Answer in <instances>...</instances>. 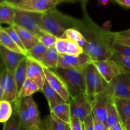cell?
<instances>
[{
    "mask_svg": "<svg viewBox=\"0 0 130 130\" xmlns=\"http://www.w3.org/2000/svg\"><path fill=\"white\" fill-rule=\"evenodd\" d=\"M86 4L82 3L83 18L78 19L75 27L86 39L83 47L84 53L90 57L91 61L110 59L114 55L112 32L104 30L93 21L86 10Z\"/></svg>",
    "mask_w": 130,
    "mask_h": 130,
    "instance_id": "1",
    "label": "cell"
},
{
    "mask_svg": "<svg viewBox=\"0 0 130 130\" xmlns=\"http://www.w3.org/2000/svg\"><path fill=\"white\" fill-rule=\"evenodd\" d=\"M77 20L55 8L43 13L42 28L57 38H62L67 29L76 27Z\"/></svg>",
    "mask_w": 130,
    "mask_h": 130,
    "instance_id": "2",
    "label": "cell"
},
{
    "mask_svg": "<svg viewBox=\"0 0 130 130\" xmlns=\"http://www.w3.org/2000/svg\"><path fill=\"white\" fill-rule=\"evenodd\" d=\"M87 66L53 69L66 83L69 90L71 98L80 93H85V71Z\"/></svg>",
    "mask_w": 130,
    "mask_h": 130,
    "instance_id": "3",
    "label": "cell"
},
{
    "mask_svg": "<svg viewBox=\"0 0 130 130\" xmlns=\"http://www.w3.org/2000/svg\"><path fill=\"white\" fill-rule=\"evenodd\" d=\"M42 17L43 13L17 9L15 13L14 24L29 30L39 39L46 32L42 28Z\"/></svg>",
    "mask_w": 130,
    "mask_h": 130,
    "instance_id": "4",
    "label": "cell"
},
{
    "mask_svg": "<svg viewBox=\"0 0 130 130\" xmlns=\"http://www.w3.org/2000/svg\"><path fill=\"white\" fill-rule=\"evenodd\" d=\"M108 85L95 66L91 62L88 64L85 71V93L93 97L105 92Z\"/></svg>",
    "mask_w": 130,
    "mask_h": 130,
    "instance_id": "5",
    "label": "cell"
},
{
    "mask_svg": "<svg viewBox=\"0 0 130 130\" xmlns=\"http://www.w3.org/2000/svg\"><path fill=\"white\" fill-rule=\"evenodd\" d=\"M91 63L95 66L102 77L108 84L119 75L129 72L121 63L114 55L110 59L101 61H91Z\"/></svg>",
    "mask_w": 130,
    "mask_h": 130,
    "instance_id": "6",
    "label": "cell"
},
{
    "mask_svg": "<svg viewBox=\"0 0 130 130\" xmlns=\"http://www.w3.org/2000/svg\"><path fill=\"white\" fill-rule=\"evenodd\" d=\"M104 93L111 98L130 100V72H124L115 77Z\"/></svg>",
    "mask_w": 130,
    "mask_h": 130,
    "instance_id": "7",
    "label": "cell"
},
{
    "mask_svg": "<svg viewBox=\"0 0 130 130\" xmlns=\"http://www.w3.org/2000/svg\"><path fill=\"white\" fill-rule=\"evenodd\" d=\"M71 117L76 118L82 121L92 114L91 98L86 93H80L71 98L69 102Z\"/></svg>",
    "mask_w": 130,
    "mask_h": 130,
    "instance_id": "8",
    "label": "cell"
},
{
    "mask_svg": "<svg viewBox=\"0 0 130 130\" xmlns=\"http://www.w3.org/2000/svg\"><path fill=\"white\" fill-rule=\"evenodd\" d=\"M73 0H22L17 5L18 10L44 13L55 8L59 4L64 2H72Z\"/></svg>",
    "mask_w": 130,
    "mask_h": 130,
    "instance_id": "9",
    "label": "cell"
},
{
    "mask_svg": "<svg viewBox=\"0 0 130 130\" xmlns=\"http://www.w3.org/2000/svg\"><path fill=\"white\" fill-rule=\"evenodd\" d=\"M90 98L91 100L93 118L98 121L105 124L108 109L110 103L112 102V98L104 93Z\"/></svg>",
    "mask_w": 130,
    "mask_h": 130,
    "instance_id": "10",
    "label": "cell"
},
{
    "mask_svg": "<svg viewBox=\"0 0 130 130\" xmlns=\"http://www.w3.org/2000/svg\"><path fill=\"white\" fill-rule=\"evenodd\" d=\"M45 79L51 87L66 102H69L71 99L69 90L62 77L53 69L43 67Z\"/></svg>",
    "mask_w": 130,
    "mask_h": 130,
    "instance_id": "11",
    "label": "cell"
},
{
    "mask_svg": "<svg viewBox=\"0 0 130 130\" xmlns=\"http://www.w3.org/2000/svg\"><path fill=\"white\" fill-rule=\"evenodd\" d=\"M3 96L1 100H5L15 104L18 101V93L14 79L13 74L4 69L2 76Z\"/></svg>",
    "mask_w": 130,
    "mask_h": 130,
    "instance_id": "12",
    "label": "cell"
},
{
    "mask_svg": "<svg viewBox=\"0 0 130 130\" xmlns=\"http://www.w3.org/2000/svg\"><path fill=\"white\" fill-rule=\"evenodd\" d=\"M91 62L90 57L85 53L78 55H71L67 54H59L58 68H71L86 66Z\"/></svg>",
    "mask_w": 130,
    "mask_h": 130,
    "instance_id": "13",
    "label": "cell"
},
{
    "mask_svg": "<svg viewBox=\"0 0 130 130\" xmlns=\"http://www.w3.org/2000/svg\"><path fill=\"white\" fill-rule=\"evenodd\" d=\"M26 60L27 78L34 81L41 90L46 80L43 66L40 62L33 59L31 57H27Z\"/></svg>",
    "mask_w": 130,
    "mask_h": 130,
    "instance_id": "14",
    "label": "cell"
},
{
    "mask_svg": "<svg viewBox=\"0 0 130 130\" xmlns=\"http://www.w3.org/2000/svg\"><path fill=\"white\" fill-rule=\"evenodd\" d=\"M0 53L5 68L12 74L14 73L20 62L27 58V56L24 55L12 52L2 46H0Z\"/></svg>",
    "mask_w": 130,
    "mask_h": 130,
    "instance_id": "15",
    "label": "cell"
},
{
    "mask_svg": "<svg viewBox=\"0 0 130 130\" xmlns=\"http://www.w3.org/2000/svg\"><path fill=\"white\" fill-rule=\"evenodd\" d=\"M22 99L24 100L27 110L30 130H41L42 127V121L40 119L38 106L33 99V97L32 96H29Z\"/></svg>",
    "mask_w": 130,
    "mask_h": 130,
    "instance_id": "16",
    "label": "cell"
},
{
    "mask_svg": "<svg viewBox=\"0 0 130 130\" xmlns=\"http://www.w3.org/2000/svg\"><path fill=\"white\" fill-rule=\"evenodd\" d=\"M17 10L16 6L6 1L0 3V25L6 24L9 26L13 25Z\"/></svg>",
    "mask_w": 130,
    "mask_h": 130,
    "instance_id": "17",
    "label": "cell"
},
{
    "mask_svg": "<svg viewBox=\"0 0 130 130\" xmlns=\"http://www.w3.org/2000/svg\"><path fill=\"white\" fill-rule=\"evenodd\" d=\"M12 27L20 37V40L27 52L39 42V38L32 34L29 30L15 24L12 25Z\"/></svg>",
    "mask_w": 130,
    "mask_h": 130,
    "instance_id": "18",
    "label": "cell"
},
{
    "mask_svg": "<svg viewBox=\"0 0 130 130\" xmlns=\"http://www.w3.org/2000/svg\"><path fill=\"white\" fill-rule=\"evenodd\" d=\"M40 91L43 93V95L46 99L48 103V105H49L50 110L58 104L66 102L62 99V98L51 87V86L48 84L46 80H45V81H44V85H43L42 88L41 89Z\"/></svg>",
    "mask_w": 130,
    "mask_h": 130,
    "instance_id": "19",
    "label": "cell"
},
{
    "mask_svg": "<svg viewBox=\"0 0 130 130\" xmlns=\"http://www.w3.org/2000/svg\"><path fill=\"white\" fill-rule=\"evenodd\" d=\"M112 101L118 110L121 123L124 126L127 119L130 118V100L112 98Z\"/></svg>",
    "mask_w": 130,
    "mask_h": 130,
    "instance_id": "20",
    "label": "cell"
},
{
    "mask_svg": "<svg viewBox=\"0 0 130 130\" xmlns=\"http://www.w3.org/2000/svg\"><path fill=\"white\" fill-rule=\"evenodd\" d=\"M0 46L4 47L10 51L27 56V53L13 41L10 35L4 30L3 27L0 28Z\"/></svg>",
    "mask_w": 130,
    "mask_h": 130,
    "instance_id": "21",
    "label": "cell"
},
{
    "mask_svg": "<svg viewBox=\"0 0 130 130\" xmlns=\"http://www.w3.org/2000/svg\"><path fill=\"white\" fill-rule=\"evenodd\" d=\"M50 112L63 121L69 124L71 118V108L69 102H63L55 106L50 109Z\"/></svg>",
    "mask_w": 130,
    "mask_h": 130,
    "instance_id": "22",
    "label": "cell"
},
{
    "mask_svg": "<svg viewBox=\"0 0 130 130\" xmlns=\"http://www.w3.org/2000/svg\"><path fill=\"white\" fill-rule=\"evenodd\" d=\"M59 54L55 48H48L41 63L43 67L54 69L57 67Z\"/></svg>",
    "mask_w": 130,
    "mask_h": 130,
    "instance_id": "23",
    "label": "cell"
},
{
    "mask_svg": "<svg viewBox=\"0 0 130 130\" xmlns=\"http://www.w3.org/2000/svg\"><path fill=\"white\" fill-rule=\"evenodd\" d=\"M27 58L20 62L13 73L14 79L16 85L17 91L18 95L22 88L24 81L26 79V68H27Z\"/></svg>",
    "mask_w": 130,
    "mask_h": 130,
    "instance_id": "24",
    "label": "cell"
},
{
    "mask_svg": "<svg viewBox=\"0 0 130 130\" xmlns=\"http://www.w3.org/2000/svg\"><path fill=\"white\" fill-rule=\"evenodd\" d=\"M38 91H40L38 85L32 80L26 78L18 95V100L32 96V95Z\"/></svg>",
    "mask_w": 130,
    "mask_h": 130,
    "instance_id": "25",
    "label": "cell"
},
{
    "mask_svg": "<svg viewBox=\"0 0 130 130\" xmlns=\"http://www.w3.org/2000/svg\"><path fill=\"white\" fill-rule=\"evenodd\" d=\"M44 123L49 130H70L69 124L51 112Z\"/></svg>",
    "mask_w": 130,
    "mask_h": 130,
    "instance_id": "26",
    "label": "cell"
},
{
    "mask_svg": "<svg viewBox=\"0 0 130 130\" xmlns=\"http://www.w3.org/2000/svg\"><path fill=\"white\" fill-rule=\"evenodd\" d=\"M13 113V104L6 100H0V123H5L7 122L12 116Z\"/></svg>",
    "mask_w": 130,
    "mask_h": 130,
    "instance_id": "27",
    "label": "cell"
},
{
    "mask_svg": "<svg viewBox=\"0 0 130 130\" xmlns=\"http://www.w3.org/2000/svg\"><path fill=\"white\" fill-rule=\"evenodd\" d=\"M62 38H65L68 40L76 42L82 48L86 43V39H85V37L83 36L82 33L79 31L76 28H71V29H67L65 32Z\"/></svg>",
    "mask_w": 130,
    "mask_h": 130,
    "instance_id": "28",
    "label": "cell"
},
{
    "mask_svg": "<svg viewBox=\"0 0 130 130\" xmlns=\"http://www.w3.org/2000/svg\"><path fill=\"white\" fill-rule=\"evenodd\" d=\"M47 50L48 48L39 41L34 47L27 51V57H31L32 58L41 63Z\"/></svg>",
    "mask_w": 130,
    "mask_h": 130,
    "instance_id": "29",
    "label": "cell"
},
{
    "mask_svg": "<svg viewBox=\"0 0 130 130\" xmlns=\"http://www.w3.org/2000/svg\"><path fill=\"white\" fill-rule=\"evenodd\" d=\"M120 121L119 114H118V110L116 107L114 105L113 101L110 103V105L108 109L107 117V120L105 122V126H106L107 129L111 128L112 126L117 123H119Z\"/></svg>",
    "mask_w": 130,
    "mask_h": 130,
    "instance_id": "30",
    "label": "cell"
},
{
    "mask_svg": "<svg viewBox=\"0 0 130 130\" xmlns=\"http://www.w3.org/2000/svg\"><path fill=\"white\" fill-rule=\"evenodd\" d=\"M3 130H24L22 127L17 112L14 108L12 116L7 122L4 123Z\"/></svg>",
    "mask_w": 130,
    "mask_h": 130,
    "instance_id": "31",
    "label": "cell"
},
{
    "mask_svg": "<svg viewBox=\"0 0 130 130\" xmlns=\"http://www.w3.org/2000/svg\"><path fill=\"white\" fill-rule=\"evenodd\" d=\"M83 53H84L83 49L78 43L67 39V51L66 54L71 55H78Z\"/></svg>",
    "mask_w": 130,
    "mask_h": 130,
    "instance_id": "32",
    "label": "cell"
},
{
    "mask_svg": "<svg viewBox=\"0 0 130 130\" xmlns=\"http://www.w3.org/2000/svg\"><path fill=\"white\" fill-rule=\"evenodd\" d=\"M57 38L50 33L46 32L39 39V41L41 42L46 48H55Z\"/></svg>",
    "mask_w": 130,
    "mask_h": 130,
    "instance_id": "33",
    "label": "cell"
},
{
    "mask_svg": "<svg viewBox=\"0 0 130 130\" xmlns=\"http://www.w3.org/2000/svg\"><path fill=\"white\" fill-rule=\"evenodd\" d=\"M3 29L8 33V34L10 35V36L11 37V39L13 40V41L24 51V52L27 53V51L25 50V48H24V45H23L22 43L21 40L20 39V37L18 35L17 32H16V30L13 29L12 26H8L7 27H3Z\"/></svg>",
    "mask_w": 130,
    "mask_h": 130,
    "instance_id": "34",
    "label": "cell"
},
{
    "mask_svg": "<svg viewBox=\"0 0 130 130\" xmlns=\"http://www.w3.org/2000/svg\"><path fill=\"white\" fill-rule=\"evenodd\" d=\"M113 49L114 52H118L121 54L130 57V46L120 44L114 41L113 43Z\"/></svg>",
    "mask_w": 130,
    "mask_h": 130,
    "instance_id": "35",
    "label": "cell"
},
{
    "mask_svg": "<svg viewBox=\"0 0 130 130\" xmlns=\"http://www.w3.org/2000/svg\"><path fill=\"white\" fill-rule=\"evenodd\" d=\"M67 39L65 38H57L55 48L58 54H66L67 51Z\"/></svg>",
    "mask_w": 130,
    "mask_h": 130,
    "instance_id": "36",
    "label": "cell"
},
{
    "mask_svg": "<svg viewBox=\"0 0 130 130\" xmlns=\"http://www.w3.org/2000/svg\"><path fill=\"white\" fill-rule=\"evenodd\" d=\"M70 130H85L83 121L76 118L71 117L69 123Z\"/></svg>",
    "mask_w": 130,
    "mask_h": 130,
    "instance_id": "37",
    "label": "cell"
},
{
    "mask_svg": "<svg viewBox=\"0 0 130 130\" xmlns=\"http://www.w3.org/2000/svg\"><path fill=\"white\" fill-rule=\"evenodd\" d=\"M114 56L118 58L121 63L130 72V57L115 52H114Z\"/></svg>",
    "mask_w": 130,
    "mask_h": 130,
    "instance_id": "38",
    "label": "cell"
},
{
    "mask_svg": "<svg viewBox=\"0 0 130 130\" xmlns=\"http://www.w3.org/2000/svg\"><path fill=\"white\" fill-rule=\"evenodd\" d=\"M85 130H94L93 128V114H90L83 121Z\"/></svg>",
    "mask_w": 130,
    "mask_h": 130,
    "instance_id": "39",
    "label": "cell"
},
{
    "mask_svg": "<svg viewBox=\"0 0 130 130\" xmlns=\"http://www.w3.org/2000/svg\"><path fill=\"white\" fill-rule=\"evenodd\" d=\"M113 37H114V41L118 43H120V44H124V45L130 46V38L114 37V36H113Z\"/></svg>",
    "mask_w": 130,
    "mask_h": 130,
    "instance_id": "40",
    "label": "cell"
},
{
    "mask_svg": "<svg viewBox=\"0 0 130 130\" xmlns=\"http://www.w3.org/2000/svg\"><path fill=\"white\" fill-rule=\"evenodd\" d=\"M93 128L94 130H107L106 126L104 123H100L93 118Z\"/></svg>",
    "mask_w": 130,
    "mask_h": 130,
    "instance_id": "41",
    "label": "cell"
},
{
    "mask_svg": "<svg viewBox=\"0 0 130 130\" xmlns=\"http://www.w3.org/2000/svg\"><path fill=\"white\" fill-rule=\"evenodd\" d=\"M114 1L123 7L130 8V0H114Z\"/></svg>",
    "mask_w": 130,
    "mask_h": 130,
    "instance_id": "42",
    "label": "cell"
},
{
    "mask_svg": "<svg viewBox=\"0 0 130 130\" xmlns=\"http://www.w3.org/2000/svg\"><path fill=\"white\" fill-rule=\"evenodd\" d=\"M109 129L110 130H124V126H123V125L122 124V123L121 122H119V123H117L116 124H114Z\"/></svg>",
    "mask_w": 130,
    "mask_h": 130,
    "instance_id": "43",
    "label": "cell"
},
{
    "mask_svg": "<svg viewBox=\"0 0 130 130\" xmlns=\"http://www.w3.org/2000/svg\"><path fill=\"white\" fill-rule=\"evenodd\" d=\"M5 68L3 69L0 70V100L2 99L3 96V86H2V76L3 72L4 69Z\"/></svg>",
    "mask_w": 130,
    "mask_h": 130,
    "instance_id": "44",
    "label": "cell"
},
{
    "mask_svg": "<svg viewBox=\"0 0 130 130\" xmlns=\"http://www.w3.org/2000/svg\"><path fill=\"white\" fill-rule=\"evenodd\" d=\"M112 27V24L110 21H107L105 22L104 24V25H103V29L105 30H107V31H110V29Z\"/></svg>",
    "mask_w": 130,
    "mask_h": 130,
    "instance_id": "45",
    "label": "cell"
},
{
    "mask_svg": "<svg viewBox=\"0 0 130 130\" xmlns=\"http://www.w3.org/2000/svg\"><path fill=\"white\" fill-rule=\"evenodd\" d=\"M98 1V5L100 6H106L109 3V0H96Z\"/></svg>",
    "mask_w": 130,
    "mask_h": 130,
    "instance_id": "46",
    "label": "cell"
},
{
    "mask_svg": "<svg viewBox=\"0 0 130 130\" xmlns=\"http://www.w3.org/2000/svg\"><path fill=\"white\" fill-rule=\"evenodd\" d=\"M3 1H6V2L9 3H11L12 5H15V6H17V5L22 0H3Z\"/></svg>",
    "mask_w": 130,
    "mask_h": 130,
    "instance_id": "47",
    "label": "cell"
},
{
    "mask_svg": "<svg viewBox=\"0 0 130 130\" xmlns=\"http://www.w3.org/2000/svg\"><path fill=\"white\" fill-rule=\"evenodd\" d=\"M124 130H130V118L127 119L124 125Z\"/></svg>",
    "mask_w": 130,
    "mask_h": 130,
    "instance_id": "48",
    "label": "cell"
},
{
    "mask_svg": "<svg viewBox=\"0 0 130 130\" xmlns=\"http://www.w3.org/2000/svg\"><path fill=\"white\" fill-rule=\"evenodd\" d=\"M5 68V65H4L3 63V60L2 58V56H1V53H0V70L3 69Z\"/></svg>",
    "mask_w": 130,
    "mask_h": 130,
    "instance_id": "49",
    "label": "cell"
},
{
    "mask_svg": "<svg viewBox=\"0 0 130 130\" xmlns=\"http://www.w3.org/2000/svg\"><path fill=\"white\" fill-rule=\"evenodd\" d=\"M41 130H49L47 128L46 125L44 121H42V127H41Z\"/></svg>",
    "mask_w": 130,
    "mask_h": 130,
    "instance_id": "50",
    "label": "cell"
},
{
    "mask_svg": "<svg viewBox=\"0 0 130 130\" xmlns=\"http://www.w3.org/2000/svg\"><path fill=\"white\" fill-rule=\"evenodd\" d=\"M73 1H77V0H73ZM79 1H82L83 3H86V2H87V1H88V0H79Z\"/></svg>",
    "mask_w": 130,
    "mask_h": 130,
    "instance_id": "51",
    "label": "cell"
},
{
    "mask_svg": "<svg viewBox=\"0 0 130 130\" xmlns=\"http://www.w3.org/2000/svg\"><path fill=\"white\" fill-rule=\"evenodd\" d=\"M3 0H0V3H1V2H3Z\"/></svg>",
    "mask_w": 130,
    "mask_h": 130,
    "instance_id": "52",
    "label": "cell"
},
{
    "mask_svg": "<svg viewBox=\"0 0 130 130\" xmlns=\"http://www.w3.org/2000/svg\"><path fill=\"white\" fill-rule=\"evenodd\" d=\"M107 130H110V129H107Z\"/></svg>",
    "mask_w": 130,
    "mask_h": 130,
    "instance_id": "53",
    "label": "cell"
}]
</instances>
